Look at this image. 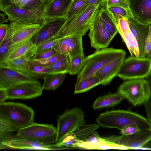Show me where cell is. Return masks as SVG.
I'll return each instance as SVG.
<instances>
[{
  "label": "cell",
  "instance_id": "obj_44",
  "mask_svg": "<svg viewBox=\"0 0 151 151\" xmlns=\"http://www.w3.org/2000/svg\"><path fill=\"white\" fill-rule=\"evenodd\" d=\"M141 129L136 125H131L126 126L120 130L119 133L122 135H128L133 134Z\"/></svg>",
  "mask_w": 151,
  "mask_h": 151
},
{
  "label": "cell",
  "instance_id": "obj_52",
  "mask_svg": "<svg viewBox=\"0 0 151 151\" xmlns=\"http://www.w3.org/2000/svg\"><path fill=\"white\" fill-rule=\"evenodd\" d=\"M144 147H151V139L145 144Z\"/></svg>",
  "mask_w": 151,
  "mask_h": 151
},
{
  "label": "cell",
  "instance_id": "obj_50",
  "mask_svg": "<svg viewBox=\"0 0 151 151\" xmlns=\"http://www.w3.org/2000/svg\"><path fill=\"white\" fill-rule=\"evenodd\" d=\"M102 0H85V2L83 6L86 8L88 6L94 4H101V3Z\"/></svg>",
  "mask_w": 151,
  "mask_h": 151
},
{
  "label": "cell",
  "instance_id": "obj_16",
  "mask_svg": "<svg viewBox=\"0 0 151 151\" xmlns=\"http://www.w3.org/2000/svg\"><path fill=\"white\" fill-rule=\"evenodd\" d=\"M82 37L81 35H74L60 38L52 47L58 53L68 55L70 57L84 53Z\"/></svg>",
  "mask_w": 151,
  "mask_h": 151
},
{
  "label": "cell",
  "instance_id": "obj_30",
  "mask_svg": "<svg viewBox=\"0 0 151 151\" xmlns=\"http://www.w3.org/2000/svg\"><path fill=\"white\" fill-rule=\"evenodd\" d=\"M100 84L99 80L93 76L76 81L74 91L75 94L86 92Z\"/></svg>",
  "mask_w": 151,
  "mask_h": 151
},
{
  "label": "cell",
  "instance_id": "obj_22",
  "mask_svg": "<svg viewBox=\"0 0 151 151\" xmlns=\"http://www.w3.org/2000/svg\"><path fill=\"white\" fill-rule=\"evenodd\" d=\"M31 38L17 43L11 44L2 59L0 60V63L21 56L32 49L35 45Z\"/></svg>",
  "mask_w": 151,
  "mask_h": 151
},
{
  "label": "cell",
  "instance_id": "obj_3",
  "mask_svg": "<svg viewBox=\"0 0 151 151\" xmlns=\"http://www.w3.org/2000/svg\"><path fill=\"white\" fill-rule=\"evenodd\" d=\"M126 55L125 51L122 49L106 47L96 50L93 53L85 58L83 67L78 74L76 81L94 76L106 63Z\"/></svg>",
  "mask_w": 151,
  "mask_h": 151
},
{
  "label": "cell",
  "instance_id": "obj_13",
  "mask_svg": "<svg viewBox=\"0 0 151 151\" xmlns=\"http://www.w3.org/2000/svg\"><path fill=\"white\" fill-rule=\"evenodd\" d=\"M66 18L45 19L42 24L31 38L35 46L54 39L65 23Z\"/></svg>",
  "mask_w": 151,
  "mask_h": 151
},
{
  "label": "cell",
  "instance_id": "obj_34",
  "mask_svg": "<svg viewBox=\"0 0 151 151\" xmlns=\"http://www.w3.org/2000/svg\"><path fill=\"white\" fill-rule=\"evenodd\" d=\"M99 127L98 124H85L72 133L76 139L84 140L98 129Z\"/></svg>",
  "mask_w": 151,
  "mask_h": 151
},
{
  "label": "cell",
  "instance_id": "obj_19",
  "mask_svg": "<svg viewBox=\"0 0 151 151\" xmlns=\"http://www.w3.org/2000/svg\"><path fill=\"white\" fill-rule=\"evenodd\" d=\"M37 80L0 63V88H6L21 82Z\"/></svg>",
  "mask_w": 151,
  "mask_h": 151
},
{
  "label": "cell",
  "instance_id": "obj_18",
  "mask_svg": "<svg viewBox=\"0 0 151 151\" xmlns=\"http://www.w3.org/2000/svg\"><path fill=\"white\" fill-rule=\"evenodd\" d=\"M129 1L134 18L143 24H151V0Z\"/></svg>",
  "mask_w": 151,
  "mask_h": 151
},
{
  "label": "cell",
  "instance_id": "obj_51",
  "mask_svg": "<svg viewBox=\"0 0 151 151\" xmlns=\"http://www.w3.org/2000/svg\"><path fill=\"white\" fill-rule=\"evenodd\" d=\"M9 19L6 18V16L3 14H0V24L8 22Z\"/></svg>",
  "mask_w": 151,
  "mask_h": 151
},
{
  "label": "cell",
  "instance_id": "obj_27",
  "mask_svg": "<svg viewBox=\"0 0 151 151\" xmlns=\"http://www.w3.org/2000/svg\"><path fill=\"white\" fill-rule=\"evenodd\" d=\"M124 99L123 96L117 92L109 93L98 97L94 101L92 107L94 109L113 107L119 103Z\"/></svg>",
  "mask_w": 151,
  "mask_h": 151
},
{
  "label": "cell",
  "instance_id": "obj_54",
  "mask_svg": "<svg viewBox=\"0 0 151 151\" xmlns=\"http://www.w3.org/2000/svg\"><path fill=\"white\" fill-rule=\"evenodd\" d=\"M73 0H72V1H73Z\"/></svg>",
  "mask_w": 151,
  "mask_h": 151
},
{
  "label": "cell",
  "instance_id": "obj_20",
  "mask_svg": "<svg viewBox=\"0 0 151 151\" xmlns=\"http://www.w3.org/2000/svg\"><path fill=\"white\" fill-rule=\"evenodd\" d=\"M72 1V0H45V19L66 18L68 10Z\"/></svg>",
  "mask_w": 151,
  "mask_h": 151
},
{
  "label": "cell",
  "instance_id": "obj_7",
  "mask_svg": "<svg viewBox=\"0 0 151 151\" xmlns=\"http://www.w3.org/2000/svg\"><path fill=\"white\" fill-rule=\"evenodd\" d=\"M151 73L150 58L131 56L125 59L117 76L123 80H128L145 78Z\"/></svg>",
  "mask_w": 151,
  "mask_h": 151
},
{
  "label": "cell",
  "instance_id": "obj_15",
  "mask_svg": "<svg viewBox=\"0 0 151 151\" xmlns=\"http://www.w3.org/2000/svg\"><path fill=\"white\" fill-rule=\"evenodd\" d=\"M40 26L39 24L10 22L9 24L6 36L4 41L9 40L11 44H12L32 37Z\"/></svg>",
  "mask_w": 151,
  "mask_h": 151
},
{
  "label": "cell",
  "instance_id": "obj_35",
  "mask_svg": "<svg viewBox=\"0 0 151 151\" xmlns=\"http://www.w3.org/2000/svg\"><path fill=\"white\" fill-rule=\"evenodd\" d=\"M27 67L32 76L36 79H43L47 76L52 74L51 71L44 66L29 63Z\"/></svg>",
  "mask_w": 151,
  "mask_h": 151
},
{
  "label": "cell",
  "instance_id": "obj_12",
  "mask_svg": "<svg viewBox=\"0 0 151 151\" xmlns=\"http://www.w3.org/2000/svg\"><path fill=\"white\" fill-rule=\"evenodd\" d=\"M70 147L88 150H128L125 147L111 142L104 137H101L96 131L85 140L76 139L75 142Z\"/></svg>",
  "mask_w": 151,
  "mask_h": 151
},
{
  "label": "cell",
  "instance_id": "obj_42",
  "mask_svg": "<svg viewBox=\"0 0 151 151\" xmlns=\"http://www.w3.org/2000/svg\"><path fill=\"white\" fill-rule=\"evenodd\" d=\"M151 54V24L149 26V29L146 37L144 43L145 57H149Z\"/></svg>",
  "mask_w": 151,
  "mask_h": 151
},
{
  "label": "cell",
  "instance_id": "obj_10",
  "mask_svg": "<svg viewBox=\"0 0 151 151\" xmlns=\"http://www.w3.org/2000/svg\"><path fill=\"white\" fill-rule=\"evenodd\" d=\"M7 99H32L40 96L43 90L37 80L16 83L6 88Z\"/></svg>",
  "mask_w": 151,
  "mask_h": 151
},
{
  "label": "cell",
  "instance_id": "obj_8",
  "mask_svg": "<svg viewBox=\"0 0 151 151\" xmlns=\"http://www.w3.org/2000/svg\"><path fill=\"white\" fill-rule=\"evenodd\" d=\"M117 92L134 106L144 104L149 93L147 81L145 78L133 79L123 83Z\"/></svg>",
  "mask_w": 151,
  "mask_h": 151
},
{
  "label": "cell",
  "instance_id": "obj_37",
  "mask_svg": "<svg viewBox=\"0 0 151 151\" xmlns=\"http://www.w3.org/2000/svg\"><path fill=\"white\" fill-rule=\"evenodd\" d=\"M45 0H19L15 5L23 9L33 10L39 7Z\"/></svg>",
  "mask_w": 151,
  "mask_h": 151
},
{
  "label": "cell",
  "instance_id": "obj_45",
  "mask_svg": "<svg viewBox=\"0 0 151 151\" xmlns=\"http://www.w3.org/2000/svg\"><path fill=\"white\" fill-rule=\"evenodd\" d=\"M59 53L54 48L51 49L35 55L33 59H42L46 58Z\"/></svg>",
  "mask_w": 151,
  "mask_h": 151
},
{
  "label": "cell",
  "instance_id": "obj_38",
  "mask_svg": "<svg viewBox=\"0 0 151 151\" xmlns=\"http://www.w3.org/2000/svg\"><path fill=\"white\" fill-rule=\"evenodd\" d=\"M101 5V7L104 8L109 6H119L123 7L131 12L129 0H103Z\"/></svg>",
  "mask_w": 151,
  "mask_h": 151
},
{
  "label": "cell",
  "instance_id": "obj_9",
  "mask_svg": "<svg viewBox=\"0 0 151 151\" xmlns=\"http://www.w3.org/2000/svg\"><path fill=\"white\" fill-rule=\"evenodd\" d=\"M45 2L37 9L33 10L20 8L15 5L6 8L3 12L10 22L41 26L45 19Z\"/></svg>",
  "mask_w": 151,
  "mask_h": 151
},
{
  "label": "cell",
  "instance_id": "obj_6",
  "mask_svg": "<svg viewBox=\"0 0 151 151\" xmlns=\"http://www.w3.org/2000/svg\"><path fill=\"white\" fill-rule=\"evenodd\" d=\"M19 137L31 139L40 144L53 145L56 142V128L52 124L34 122L17 131Z\"/></svg>",
  "mask_w": 151,
  "mask_h": 151
},
{
  "label": "cell",
  "instance_id": "obj_49",
  "mask_svg": "<svg viewBox=\"0 0 151 151\" xmlns=\"http://www.w3.org/2000/svg\"><path fill=\"white\" fill-rule=\"evenodd\" d=\"M7 99V94L6 88H0V103Z\"/></svg>",
  "mask_w": 151,
  "mask_h": 151
},
{
  "label": "cell",
  "instance_id": "obj_43",
  "mask_svg": "<svg viewBox=\"0 0 151 151\" xmlns=\"http://www.w3.org/2000/svg\"><path fill=\"white\" fill-rule=\"evenodd\" d=\"M76 138L72 134L67 136L62 141L55 144L61 147H70L75 142Z\"/></svg>",
  "mask_w": 151,
  "mask_h": 151
},
{
  "label": "cell",
  "instance_id": "obj_24",
  "mask_svg": "<svg viewBox=\"0 0 151 151\" xmlns=\"http://www.w3.org/2000/svg\"><path fill=\"white\" fill-rule=\"evenodd\" d=\"M129 27L137 43L140 58H144V43L148 32L150 25H144L134 18L127 19Z\"/></svg>",
  "mask_w": 151,
  "mask_h": 151
},
{
  "label": "cell",
  "instance_id": "obj_40",
  "mask_svg": "<svg viewBox=\"0 0 151 151\" xmlns=\"http://www.w3.org/2000/svg\"><path fill=\"white\" fill-rule=\"evenodd\" d=\"M149 87V93L144 104L147 119L151 123V73L146 78Z\"/></svg>",
  "mask_w": 151,
  "mask_h": 151
},
{
  "label": "cell",
  "instance_id": "obj_39",
  "mask_svg": "<svg viewBox=\"0 0 151 151\" xmlns=\"http://www.w3.org/2000/svg\"><path fill=\"white\" fill-rule=\"evenodd\" d=\"M85 0H74L70 6L68 10L66 19H68L75 15L83 6Z\"/></svg>",
  "mask_w": 151,
  "mask_h": 151
},
{
  "label": "cell",
  "instance_id": "obj_32",
  "mask_svg": "<svg viewBox=\"0 0 151 151\" xmlns=\"http://www.w3.org/2000/svg\"><path fill=\"white\" fill-rule=\"evenodd\" d=\"M98 14L104 25L111 35L114 37L118 32L117 27L106 9L101 7Z\"/></svg>",
  "mask_w": 151,
  "mask_h": 151
},
{
  "label": "cell",
  "instance_id": "obj_36",
  "mask_svg": "<svg viewBox=\"0 0 151 151\" xmlns=\"http://www.w3.org/2000/svg\"><path fill=\"white\" fill-rule=\"evenodd\" d=\"M67 55L58 53L48 58L42 59H32L29 63L33 64L46 66L52 64L61 59L65 58Z\"/></svg>",
  "mask_w": 151,
  "mask_h": 151
},
{
  "label": "cell",
  "instance_id": "obj_26",
  "mask_svg": "<svg viewBox=\"0 0 151 151\" xmlns=\"http://www.w3.org/2000/svg\"><path fill=\"white\" fill-rule=\"evenodd\" d=\"M18 130L6 120L0 116V149H9L11 141L17 136Z\"/></svg>",
  "mask_w": 151,
  "mask_h": 151
},
{
  "label": "cell",
  "instance_id": "obj_31",
  "mask_svg": "<svg viewBox=\"0 0 151 151\" xmlns=\"http://www.w3.org/2000/svg\"><path fill=\"white\" fill-rule=\"evenodd\" d=\"M70 58L67 55L64 58L57 61L50 65L44 66L49 69L52 74L68 73L70 67Z\"/></svg>",
  "mask_w": 151,
  "mask_h": 151
},
{
  "label": "cell",
  "instance_id": "obj_46",
  "mask_svg": "<svg viewBox=\"0 0 151 151\" xmlns=\"http://www.w3.org/2000/svg\"><path fill=\"white\" fill-rule=\"evenodd\" d=\"M19 0H0V9L2 12L6 8L15 5Z\"/></svg>",
  "mask_w": 151,
  "mask_h": 151
},
{
  "label": "cell",
  "instance_id": "obj_2",
  "mask_svg": "<svg viewBox=\"0 0 151 151\" xmlns=\"http://www.w3.org/2000/svg\"><path fill=\"white\" fill-rule=\"evenodd\" d=\"M101 4L90 6L79 14L66 19L54 39L74 35H85L94 22Z\"/></svg>",
  "mask_w": 151,
  "mask_h": 151
},
{
  "label": "cell",
  "instance_id": "obj_33",
  "mask_svg": "<svg viewBox=\"0 0 151 151\" xmlns=\"http://www.w3.org/2000/svg\"><path fill=\"white\" fill-rule=\"evenodd\" d=\"M69 57L70 63L68 73L72 75L78 74L83 66L85 58L84 54H79Z\"/></svg>",
  "mask_w": 151,
  "mask_h": 151
},
{
  "label": "cell",
  "instance_id": "obj_48",
  "mask_svg": "<svg viewBox=\"0 0 151 151\" xmlns=\"http://www.w3.org/2000/svg\"><path fill=\"white\" fill-rule=\"evenodd\" d=\"M9 27L7 24L3 23L0 24V45L6 37Z\"/></svg>",
  "mask_w": 151,
  "mask_h": 151
},
{
  "label": "cell",
  "instance_id": "obj_17",
  "mask_svg": "<svg viewBox=\"0 0 151 151\" xmlns=\"http://www.w3.org/2000/svg\"><path fill=\"white\" fill-rule=\"evenodd\" d=\"M126 55L118 57L106 63L98 70L94 76L99 80L100 84L109 85L112 79L117 76L125 59Z\"/></svg>",
  "mask_w": 151,
  "mask_h": 151
},
{
  "label": "cell",
  "instance_id": "obj_41",
  "mask_svg": "<svg viewBox=\"0 0 151 151\" xmlns=\"http://www.w3.org/2000/svg\"><path fill=\"white\" fill-rule=\"evenodd\" d=\"M59 39L56 38L50 40L38 45L35 46L33 48L35 54L51 49L58 42Z\"/></svg>",
  "mask_w": 151,
  "mask_h": 151
},
{
  "label": "cell",
  "instance_id": "obj_4",
  "mask_svg": "<svg viewBox=\"0 0 151 151\" xmlns=\"http://www.w3.org/2000/svg\"><path fill=\"white\" fill-rule=\"evenodd\" d=\"M0 116L18 130L35 122L33 110L30 106L18 102L5 101L0 103Z\"/></svg>",
  "mask_w": 151,
  "mask_h": 151
},
{
  "label": "cell",
  "instance_id": "obj_25",
  "mask_svg": "<svg viewBox=\"0 0 151 151\" xmlns=\"http://www.w3.org/2000/svg\"><path fill=\"white\" fill-rule=\"evenodd\" d=\"M34 47L24 55L6 61L2 63L12 69L25 75L32 77L28 68L27 64L33 59L35 55Z\"/></svg>",
  "mask_w": 151,
  "mask_h": 151
},
{
  "label": "cell",
  "instance_id": "obj_28",
  "mask_svg": "<svg viewBox=\"0 0 151 151\" xmlns=\"http://www.w3.org/2000/svg\"><path fill=\"white\" fill-rule=\"evenodd\" d=\"M67 73L49 74L43 79V90L54 91L58 88L64 81Z\"/></svg>",
  "mask_w": 151,
  "mask_h": 151
},
{
  "label": "cell",
  "instance_id": "obj_14",
  "mask_svg": "<svg viewBox=\"0 0 151 151\" xmlns=\"http://www.w3.org/2000/svg\"><path fill=\"white\" fill-rule=\"evenodd\" d=\"M91 46L96 50L107 47L114 38L102 22L98 13L89 29Z\"/></svg>",
  "mask_w": 151,
  "mask_h": 151
},
{
  "label": "cell",
  "instance_id": "obj_1",
  "mask_svg": "<svg viewBox=\"0 0 151 151\" xmlns=\"http://www.w3.org/2000/svg\"><path fill=\"white\" fill-rule=\"evenodd\" d=\"M104 128H115L119 130L129 125L135 124L141 129H151V123L147 118L130 110L107 111L101 114L96 120Z\"/></svg>",
  "mask_w": 151,
  "mask_h": 151
},
{
  "label": "cell",
  "instance_id": "obj_21",
  "mask_svg": "<svg viewBox=\"0 0 151 151\" xmlns=\"http://www.w3.org/2000/svg\"><path fill=\"white\" fill-rule=\"evenodd\" d=\"M116 26L118 32L125 43L131 56L140 58L137 43L131 31L127 20L123 18L120 19Z\"/></svg>",
  "mask_w": 151,
  "mask_h": 151
},
{
  "label": "cell",
  "instance_id": "obj_47",
  "mask_svg": "<svg viewBox=\"0 0 151 151\" xmlns=\"http://www.w3.org/2000/svg\"><path fill=\"white\" fill-rule=\"evenodd\" d=\"M11 44L10 40H4L0 45V60L2 59L4 55L6 52Z\"/></svg>",
  "mask_w": 151,
  "mask_h": 151
},
{
  "label": "cell",
  "instance_id": "obj_5",
  "mask_svg": "<svg viewBox=\"0 0 151 151\" xmlns=\"http://www.w3.org/2000/svg\"><path fill=\"white\" fill-rule=\"evenodd\" d=\"M86 123L84 112L81 108L75 107L66 109L57 117L55 143L73 133Z\"/></svg>",
  "mask_w": 151,
  "mask_h": 151
},
{
  "label": "cell",
  "instance_id": "obj_11",
  "mask_svg": "<svg viewBox=\"0 0 151 151\" xmlns=\"http://www.w3.org/2000/svg\"><path fill=\"white\" fill-rule=\"evenodd\" d=\"M104 138L128 149H139L151 139V129L141 130L130 135H113Z\"/></svg>",
  "mask_w": 151,
  "mask_h": 151
},
{
  "label": "cell",
  "instance_id": "obj_53",
  "mask_svg": "<svg viewBox=\"0 0 151 151\" xmlns=\"http://www.w3.org/2000/svg\"><path fill=\"white\" fill-rule=\"evenodd\" d=\"M149 57L151 59V55H150V56H149V57Z\"/></svg>",
  "mask_w": 151,
  "mask_h": 151
},
{
  "label": "cell",
  "instance_id": "obj_29",
  "mask_svg": "<svg viewBox=\"0 0 151 151\" xmlns=\"http://www.w3.org/2000/svg\"><path fill=\"white\" fill-rule=\"evenodd\" d=\"M105 9L116 26L120 19L123 18L127 20L134 18L131 12L121 7L109 6Z\"/></svg>",
  "mask_w": 151,
  "mask_h": 151
},
{
  "label": "cell",
  "instance_id": "obj_23",
  "mask_svg": "<svg viewBox=\"0 0 151 151\" xmlns=\"http://www.w3.org/2000/svg\"><path fill=\"white\" fill-rule=\"evenodd\" d=\"M30 149L42 150H59L63 148L58 147L55 144L46 145L37 142L34 140L17 137V136L9 143V149Z\"/></svg>",
  "mask_w": 151,
  "mask_h": 151
}]
</instances>
